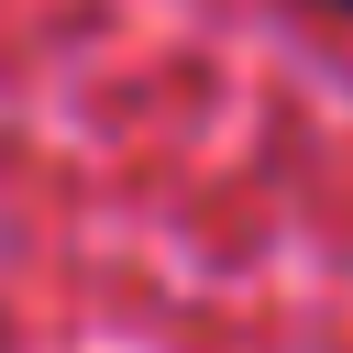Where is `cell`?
I'll use <instances>...</instances> for the list:
<instances>
[{"label": "cell", "instance_id": "cell-1", "mask_svg": "<svg viewBox=\"0 0 353 353\" xmlns=\"http://www.w3.org/2000/svg\"><path fill=\"white\" fill-rule=\"evenodd\" d=\"M331 11H353V0H331Z\"/></svg>", "mask_w": 353, "mask_h": 353}]
</instances>
